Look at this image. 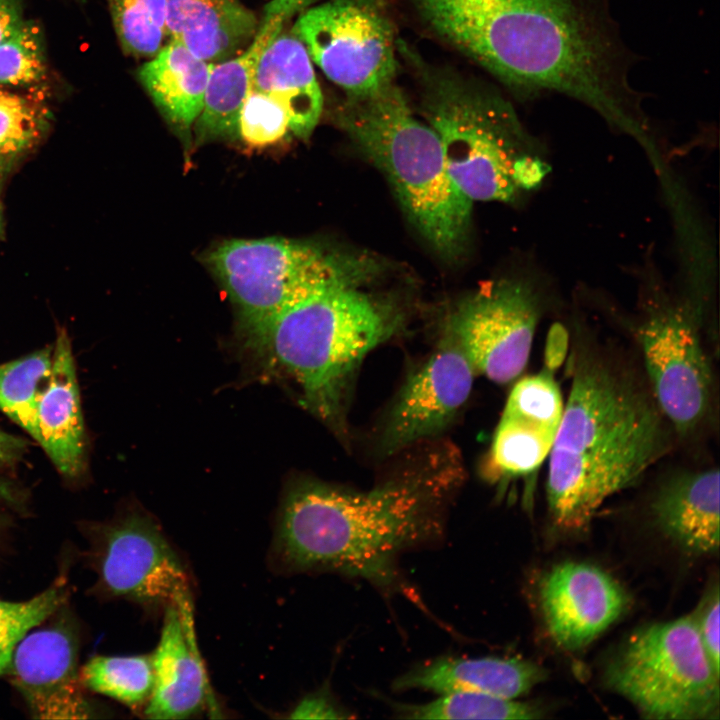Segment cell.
<instances>
[{
  "mask_svg": "<svg viewBox=\"0 0 720 720\" xmlns=\"http://www.w3.org/2000/svg\"><path fill=\"white\" fill-rule=\"evenodd\" d=\"M315 0H271L247 48L213 65L203 109L195 121L198 141L238 136V119L257 66L274 39L293 16Z\"/></svg>",
  "mask_w": 720,
  "mask_h": 720,
  "instance_id": "ac0fdd59",
  "label": "cell"
},
{
  "mask_svg": "<svg viewBox=\"0 0 720 720\" xmlns=\"http://www.w3.org/2000/svg\"><path fill=\"white\" fill-rule=\"evenodd\" d=\"M646 379L675 435L688 437L706 420L712 373L696 314L670 302L647 306L636 328Z\"/></svg>",
  "mask_w": 720,
  "mask_h": 720,
  "instance_id": "30bf717a",
  "label": "cell"
},
{
  "mask_svg": "<svg viewBox=\"0 0 720 720\" xmlns=\"http://www.w3.org/2000/svg\"><path fill=\"white\" fill-rule=\"evenodd\" d=\"M0 498L15 503L17 501V493L9 482L0 479Z\"/></svg>",
  "mask_w": 720,
  "mask_h": 720,
  "instance_id": "74e56055",
  "label": "cell"
},
{
  "mask_svg": "<svg viewBox=\"0 0 720 720\" xmlns=\"http://www.w3.org/2000/svg\"><path fill=\"white\" fill-rule=\"evenodd\" d=\"M213 65L169 40L140 67L138 77L165 118L188 130L203 109Z\"/></svg>",
  "mask_w": 720,
  "mask_h": 720,
  "instance_id": "cb8c5ba5",
  "label": "cell"
},
{
  "mask_svg": "<svg viewBox=\"0 0 720 720\" xmlns=\"http://www.w3.org/2000/svg\"><path fill=\"white\" fill-rule=\"evenodd\" d=\"M207 263L239 312L246 346L287 307L336 282L363 284L374 271L368 259L284 238L226 241Z\"/></svg>",
  "mask_w": 720,
  "mask_h": 720,
  "instance_id": "52a82bcc",
  "label": "cell"
},
{
  "mask_svg": "<svg viewBox=\"0 0 720 720\" xmlns=\"http://www.w3.org/2000/svg\"><path fill=\"white\" fill-rule=\"evenodd\" d=\"M95 563L102 591L141 606L152 615L193 598L186 561L149 513L134 510L102 526Z\"/></svg>",
  "mask_w": 720,
  "mask_h": 720,
  "instance_id": "7c38bea8",
  "label": "cell"
},
{
  "mask_svg": "<svg viewBox=\"0 0 720 720\" xmlns=\"http://www.w3.org/2000/svg\"><path fill=\"white\" fill-rule=\"evenodd\" d=\"M397 50L416 82L421 112L439 138L448 173L468 199L509 202L541 184L550 168L497 87L432 64L403 40Z\"/></svg>",
  "mask_w": 720,
  "mask_h": 720,
  "instance_id": "277c9868",
  "label": "cell"
},
{
  "mask_svg": "<svg viewBox=\"0 0 720 720\" xmlns=\"http://www.w3.org/2000/svg\"><path fill=\"white\" fill-rule=\"evenodd\" d=\"M424 28L486 70L519 101L577 100L641 136L645 95L630 83L639 57L610 0H408Z\"/></svg>",
  "mask_w": 720,
  "mask_h": 720,
  "instance_id": "6da1fadb",
  "label": "cell"
},
{
  "mask_svg": "<svg viewBox=\"0 0 720 720\" xmlns=\"http://www.w3.org/2000/svg\"><path fill=\"white\" fill-rule=\"evenodd\" d=\"M151 657L154 685L143 716L184 719L199 714L212 696L196 643L193 599L165 608L159 642Z\"/></svg>",
  "mask_w": 720,
  "mask_h": 720,
  "instance_id": "e0dca14e",
  "label": "cell"
},
{
  "mask_svg": "<svg viewBox=\"0 0 720 720\" xmlns=\"http://www.w3.org/2000/svg\"><path fill=\"white\" fill-rule=\"evenodd\" d=\"M652 520L664 536L694 556L719 549V471L685 470L664 481L651 503Z\"/></svg>",
  "mask_w": 720,
  "mask_h": 720,
  "instance_id": "d6986e66",
  "label": "cell"
},
{
  "mask_svg": "<svg viewBox=\"0 0 720 720\" xmlns=\"http://www.w3.org/2000/svg\"><path fill=\"white\" fill-rule=\"evenodd\" d=\"M539 665L517 658H437L399 676L395 690L422 689L438 694L473 692L516 699L544 681Z\"/></svg>",
  "mask_w": 720,
  "mask_h": 720,
  "instance_id": "44dd1931",
  "label": "cell"
},
{
  "mask_svg": "<svg viewBox=\"0 0 720 720\" xmlns=\"http://www.w3.org/2000/svg\"><path fill=\"white\" fill-rule=\"evenodd\" d=\"M289 130L285 108L270 96L250 88L238 119V136L248 145L263 147L280 141Z\"/></svg>",
  "mask_w": 720,
  "mask_h": 720,
  "instance_id": "4dcf8cb0",
  "label": "cell"
},
{
  "mask_svg": "<svg viewBox=\"0 0 720 720\" xmlns=\"http://www.w3.org/2000/svg\"><path fill=\"white\" fill-rule=\"evenodd\" d=\"M674 435L646 378L607 353L579 348L548 455L553 524L566 532L586 529L609 497L634 485L668 453Z\"/></svg>",
  "mask_w": 720,
  "mask_h": 720,
  "instance_id": "3957f363",
  "label": "cell"
},
{
  "mask_svg": "<svg viewBox=\"0 0 720 720\" xmlns=\"http://www.w3.org/2000/svg\"><path fill=\"white\" fill-rule=\"evenodd\" d=\"M52 371L36 415V441L65 477L84 464V423L76 367L68 335L62 330L53 349Z\"/></svg>",
  "mask_w": 720,
  "mask_h": 720,
  "instance_id": "ffe728a7",
  "label": "cell"
},
{
  "mask_svg": "<svg viewBox=\"0 0 720 720\" xmlns=\"http://www.w3.org/2000/svg\"><path fill=\"white\" fill-rule=\"evenodd\" d=\"M52 347L0 365V410L36 440V415L52 371Z\"/></svg>",
  "mask_w": 720,
  "mask_h": 720,
  "instance_id": "d4e9b609",
  "label": "cell"
},
{
  "mask_svg": "<svg viewBox=\"0 0 720 720\" xmlns=\"http://www.w3.org/2000/svg\"><path fill=\"white\" fill-rule=\"evenodd\" d=\"M8 672L32 715L39 719H87L72 636L63 628L27 633L14 648Z\"/></svg>",
  "mask_w": 720,
  "mask_h": 720,
  "instance_id": "2e32d148",
  "label": "cell"
},
{
  "mask_svg": "<svg viewBox=\"0 0 720 720\" xmlns=\"http://www.w3.org/2000/svg\"><path fill=\"white\" fill-rule=\"evenodd\" d=\"M45 70L40 30L30 22L0 43V84L23 85L39 80Z\"/></svg>",
  "mask_w": 720,
  "mask_h": 720,
  "instance_id": "f546056e",
  "label": "cell"
},
{
  "mask_svg": "<svg viewBox=\"0 0 720 720\" xmlns=\"http://www.w3.org/2000/svg\"><path fill=\"white\" fill-rule=\"evenodd\" d=\"M25 22L19 0H0V43L15 34Z\"/></svg>",
  "mask_w": 720,
  "mask_h": 720,
  "instance_id": "d590c367",
  "label": "cell"
},
{
  "mask_svg": "<svg viewBox=\"0 0 720 720\" xmlns=\"http://www.w3.org/2000/svg\"><path fill=\"white\" fill-rule=\"evenodd\" d=\"M547 630L562 649L579 650L628 608L629 596L605 570L584 562H564L545 574L539 589Z\"/></svg>",
  "mask_w": 720,
  "mask_h": 720,
  "instance_id": "5bb4252c",
  "label": "cell"
},
{
  "mask_svg": "<svg viewBox=\"0 0 720 720\" xmlns=\"http://www.w3.org/2000/svg\"><path fill=\"white\" fill-rule=\"evenodd\" d=\"M361 285L341 281L313 292L283 310L247 345L296 382L306 408L340 430L356 370L400 320L392 305Z\"/></svg>",
  "mask_w": 720,
  "mask_h": 720,
  "instance_id": "5b68a950",
  "label": "cell"
},
{
  "mask_svg": "<svg viewBox=\"0 0 720 720\" xmlns=\"http://www.w3.org/2000/svg\"><path fill=\"white\" fill-rule=\"evenodd\" d=\"M291 31L346 95H366L395 80L398 38L385 0H328L298 14Z\"/></svg>",
  "mask_w": 720,
  "mask_h": 720,
  "instance_id": "9c48e42d",
  "label": "cell"
},
{
  "mask_svg": "<svg viewBox=\"0 0 720 720\" xmlns=\"http://www.w3.org/2000/svg\"><path fill=\"white\" fill-rule=\"evenodd\" d=\"M719 678L692 615L638 629L604 672L609 689L658 720L719 719Z\"/></svg>",
  "mask_w": 720,
  "mask_h": 720,
  "instance_id": "ba28073f",
  "label": "cell"
},
{
  "mask_svg": "<svg viewBox=\"0 0 720 720\" xmlns=\"http://www.w3.org/2000/svg\"><path fill=\"white\" fill-rule=\"evenodd\" d=\"M719 586H712L692 615L705 651L714 668L720 672L719 662Z\"/></svg>",
  "mask_w": 720,
  "mask_h": 720,
  "instance_id": "d6a6232c",
  "label": "cell"
},
{
  "mask_svg": "<svg viewBox=\"0 0 720 720\" xmlns=\"http://www.w3.org/2000/svg\"><path fill=\"white\" fill-rule=\"evenodd\" d=\"M400 717L409 719H535V705L493 695L453 692L425 704H397Z\"/></svg>",
  "mask_w": 720,
  "mask_h": 720,
  "instance_id": "4316f807",
  "label": "cell"
},
{
  "mask_svg": "<svg viewBox=\"0 0 720 720\" xmlns=\"http://www.w3.org/2000/svg\"><path fill=\"white\" fill-rule=\"evenodd\" d=\"M568 349V334L561 324H555L549 330L545 350V368L554 371L565 360Z\"/></svg>",
  "mask_w": 720,
  "mask_h": 720,
  "instance_id": "e575fe53",
  "label": "cell"
},
{
  "mask_svg": "<svg viewBox=\"0 0 720 720\" xmlns=\"http://www.w3.org/2000/svg\"><path fill=\"white\" fill-rule=\"evenodd\" d=\"M83 686L143 713L153 690L151 654L95 656L81 669Z\"/></svg>",
  "mask_w": 720,
  "mask_h": 720,
  "instance_id": "484cf974",
  "label": "cell"
},
{
  "mask_svg": "<svg viewBox=\"0 0 720 720\" xmlns=\"http://www.w3.org/2000/svg\"><path fill=\"white\" fill-rule=\"evenodd\" d=\"M122 48L137 57H154L167 37V0H108Z\"/></svg>",
  "mask_w": 720,
  "mask_h": 720,
  "instance_id": "83f0119b",
  "label": "cell"
},
{
  "mask_svg": "<svg viewBox=\"0 0 720 720\" xmlns=\"http://www.w3.org/2000/svg\"><path fill=\"white\" fill-rule=\"evenodd\" d=\"M551 372L524 377L512 388L488 454L490 480L526 477L548 457L564 408Z\"/></svg>",
  "mask_w": 720,
  "mask_h": 720,
  "instance_id": "9a60e30c",
  "label": "cell"
},
{
  "mask_svg": "<svg viewBox=\"0 0 720 720\" xmlns=\"http://www.w3.org/2000/svg\"><path fill=\"white\" fill-rule=\"evenodd\" d=\"M441 466L406 471L364 491L294 482L277 514L269 567L281 575L333 571L392 587L400 553L443 534L458 479Z\"/></svg>",
  "mask_w": 720,
  "mask_h": 720,
  "instance_id": "7a4b0ae2",
  "label": "cell"
},
{
  "mask_svg": "<svg viewBox=\"0 0 720 720\" xmlns=\"http://www.w3.org/2000/svg\"><path fill=\"white\" fill-rule=\"evenodd\" d=\"M543 307L540 291L527 280L491 281L455 305L447 338L475 372L505 384L526 367Z\"/></svg>",
  "mask_w": 720,
  "mask_h": 720,
  "instance_id": "8fae6325",
  "label": "cell"
},
{
  "mask_svg": "<svg viewBox=\"0 0 720 720\" xmlns=\"http://www.w3.org/2000/svg\"><path fill=\"white\" fill-rule=\"evenodd\" d=\"M337 123L383 172L417 231L446 260L465 252L472 201L451 179L435 131L416 119L392 82L372 93L345 95Z\"/></svg>",
  "mask_w": 720,
  "mask_h": 720,
  "instance_id": "8992f818",
  "label": "cell"
},
{
  "mask_svg": "<svg viewBox=\"0 0 720 720\" xmlns=\"http://www.w3.org/2000/svg\"><path fill=\"white\" fill-rule=\"evenodd\" d=\"M347 712L336 703L327 689L304 696L287 715L291 719H343Z\"/></svg>",
  "mask_w": 720,
  "mask_h": 720,
  "instance_id": "836d02e7",
  "label": "cell"
},
{
  "mask_svg": "<svg viewBox=\"0 0 720 720\" xmlns=\"http://www.w3.org/2000/svg\"><path fill=\"white\" fill-rule=\"evenodd\" d=\"M258 24L239 0H167L169 40L212 64L235 56L251 41Z\"/></svg>",
  "mask_w": 720,
  "mask_h": 720,
  "instance_id": "7402d4cb",
  "label": "cell"
},
{
  "mask_svg": "<svg viewBox=\"0 0 720 720\" xmlns=\"http://www.w3.org/2000/svg\"><path fill=\"white\" fill-rule=\"evenodd\" d=\"M0 232H1V213H0Z\"/></svg>",
  "mask_w": 720,
  "mask_h": 720,
  "instance_id": "f35d334b",
  "label": "cell"
},
{
  "mask_svg": "<svg viewBox=\"0 0 720 720\" xmlns=\"http://www.w3.org/2000/svg\"><path fill=\"white\" fill-rule=\"evenodd\" d=\"M474 373L447 338L402 387L386 420L382 450L393 453L442 431L467 401Z\"/></svg>",
  "mask_w": 720,
  "mask_h": 720,
  "instance_id": "4fadbf2b",
  "label": "cell"
},
{
  "mask_svg": "<svg viewBox=\"0 0 720 720\" xmlns=\"http://www.w3.org/2000/svg\"><path fill=\"white\" fill-rule=\"evenodd\" d=\"M42 120L40 109L32 101L0 91V155L30 147L40 135Z\"/></svg>",
  "mask_w": 720,
  "mask_h": 720,
  "instance_id": "1f68e13d",
  "label": "cell"
},
{
  "mask_svg": "<svg viewBox=\"0 0 720 720\" xmlns=\"http://www.w3.org/2000/svg\"><path fill=\"white\" fill-rule=\"evenodd\" d=\"M25 448L26 443L21 438L0 430V463H13Z\"/></svg>",
  "mask_w": 720,
  "mask_h": 720,
  "instance_id": "8d00e7d4",
  "label": "cell"
},
{
  "mask_svg": "<svg viewBox=\"0 0 720 720\" xmlns=\"http://www.w3.org/2000/svg\"><path fill=\"white\" fill-rule=\"evenodd\" d=\"M251 88L285 108L294 135L307 139L312 134L322 112L323 96L307 49L292 31L279 34L267 47Z\"/></svg>",
  "mask_w": 720,
  "mask_h": 720,
  "instance_id": "603a6c76",
  "label": "cell"
},
{
  "mask_svg": "<svg viewBox=\"0 0 720 720\" xmlns=\"http://www.w3.org/2000/svg\"><path fill=\"white\" fill-rule=\"evenodd\" d=\"M65 595L64 583L61 582L26 601L0 599V676L8 672L18 642L60 607Z\"/></svg>",
  "mask_w": 720,
  "mask_h": 720,
  "instance_id": "f1b7e54d",
  "label": "cell"
}]
</instances>
